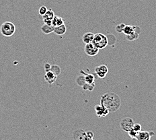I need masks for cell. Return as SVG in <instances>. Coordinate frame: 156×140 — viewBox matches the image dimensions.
I'll return each instance as SVG.
<instances>
[{
    "label": "cell",
    "instance_id": "cb8c5ba5",
    "mask_svg": "<svg viewBox=\"0 0 156 140\" xmlns=\"http://www.w3.org/2000/svg\"><path fill=\"white\" fill-rule=\"evenodd\" d=\"M127 133H129V135L131 137V139H136V135H137L138 132H136V131H135V130H133V129H131Z\"/></svg>",
    "mask_w": 156,
    "mask_h": 140
},
{
    "label": "cell",
    "instance_id": "ba28073f",
    "mask_svg": "<svg viewBox=\"0 0 156 140\" xmlns=\"http://www.w3.org/2000/svg\"><path fill=\"white\" fill-rule=\"evenodd\" d=\"M155 133L154 132H149L147 131H140L138 132L137 135L136 137V139L137 140H149Z\"/></svg>",
    "mask_w": 156,
    "mask_h": 140
},
{
    "label": "cell",
    "instance_id": "7a4b0ae2",
    "mask_svg": "<svg viewBox=\"0 0 156 140\" xmlns=\"http://www.w3.org/2000/svg\"><path fill=\"white\" fill-rule=\"evenodd\" d=\"M16 31L15 24L11 22H4L0 27V32L5 37H11L14 34Z\"/></svg>",
    "mask_w": 156,
    "mask_h": 140
},
{
    "label": "cell",
    "instance_id": "9c48e42d",
    "mask_svg": "<svg viewBox=\"0 0 156 140\" xmlns=\"http://www.w3.org/2000/svg\"><path fill=\"white\" fill-rule=\"evenodd\" d=\"M55 14L52 9H47V12L43 16V20L44 24H52V20L54 18Z\"/></svg>",
    "mask_w": 156,
    "mask_h": 140
},
{
    "label": "cell",
    "instance_id": "30bf717a",
    "mask_svg": "<svg viewBox=\"0 0 156 140\" xmlns=\"http://www.w3.org/2000/svg\"><path fill=\"white\" fill-rule=\"evenodd\" d=\"M140 32H141L140 27L135 26V31H133L131 34L125 35L126 38L129 41H133L135 40H136V39H138L139 38V36H140Z\"/></svg>",
    "mask_w": 156,
    "mask_h": 140
},
{
    "label": "cell",
    "instance_id": "4316f807",
    "mask_svg": "<svg viewBox=\"0 0 156 140\" xmlns=\"http://www.w3.org/2000/svg\"><path fill=\"white\" fill-rule=\"evenodd\" d=\"M51 67V65L50 63H44V70L45 71V72H47V71H50Z\"/></svg>",
    "mask_w": 156,
    "mask_h": 140
},
{
    "label": "cell",
    "instance_id": "484cf974",
    "mask_svg": "<svg viewBox=\"0 0 156 140\" xmlns=\"http://www.w3.org/2000/svg\"><path fill=\"white\" fill-rule=\"evenodd\" d=\"M132 129L133 130H135V131L136 132H139L140 131H141L142 127H141V125L139 124V123H134Z\"/></svg>",
    "mask_w": 156,
    "mask_h": 140
},
{
    "label": "cell",
    "instance_id": "5bb4252c",
    "mask_svg": "<svg viewBox=\"0 0 156 140\" xmlns=\"http://www.w3.org/2000/svg\"><path fill=\"white\" fill-rule=\"evenodd\" d=\"M80 73L82 74H83V75H84V77H85L86 83L92 84V83L95 82L96 77H95V76H94V74L86 73L83 70H81Z\"/></svg>",
    "mask_w": 156,
    "mask_h": 140
},
{
    "label": "cell",
    "instance_id": "603a6c76",
    "mask_svg": "<svg viewBox=\"0 0 156 140\" xmlns=\"http://www.w3.org/2000/svg\"><path fill=\"white\" fill-rule=\"evenodd\" d=\"M94 133L92 131H87L86 132V136H85V139L84 140H92L94 139Z\"/></svg>",
    "mask_w": 156,
    "mask_h": 140
},
{
    "label": "cell",
    "instance_id": "d4e9b609",
    "mask_svg": "<svg viewBox=\"0 0 156 140\" xmlns=\"http://www.w3.org/2000/svg\"><path fill=\"white\" fill-rule=\"evenodd\" d=\"M47 8L46 7V6L45 5H43V6H41V7L39 8V9H38V14H40L41 16H43L45 13L47 12Z\"/></svg>",
    "mask_w": 156,
    "mask_h": 140
},
{
    "label": "cell",
    "instance_id": "8992f818",
    "mask_svg": "<svg viewBox=\"0 0 156 140\" xmlns=\"http://www.w3.org/2000/svg\"><path fill=\"white\" fill-rule=\"evenodd\" d=\"M95 73L98 77L105 78L108 73V68L106 65H100V66L96 67Z\"/></svg>",
    "mask_w": 156,
    "mask_h": 140
},
{
    "label": "cell",
    "instance_id": "5b68a950",
    "mask_svg": "<svg viewBox=\"0 0 156 140\" xmlns=\"http://www.w3.org/2000/svg\"><path fill=\"white\" fill-rule=\"evenodd\" d=\"M99 48H97L92 43L86 44L84 47V51L87 55L90 57L96 56L99 53Z\"/></svg>",
    "mask_w": 156,
    "mask_h": 140
},
{
    "label": "cell",
    "instance_id": "ffe728a7",
    "mask_svg": "<svg viewBox=\"0 0 156 140\" xmlns=\"http://www.w3.org/2000/svg\"><path fill=\"white\" fill-rule=\"evenodd\" d=\"M96 86V84L92 83V84H89V83H86L84 85L82 86V88L83 90L85 91H88V92H92L94 89L95 88Z\"/></svg>",
    "mask_w": 156,
    "mask_h": 140
},
{
    "label": "cell",
    "instance_id": "44dd1931",
    "mask_svg": "<svg viewBox=\"0 0 156 140\" xmlns=\"http://www.w3.org/2000/svg\"><path fill=\"white\" fill-rule=\"evenodd\" d=\"M134 31H135V26L125 25L122 33H124L125 35H128V34H131Z\"/></svg>",
    "mask_w": 156,
    "mask_h": 140
},
{
    "label": "cell",
    "instance_id": "7402d4cb",
    "mask_svg": "<svg viewBox=\"0 0 156 140\" xmlns=\"http://www.w3.org/2000/svg\"><path fill=\"white\" fill-rule=\"evenodd\" d=\"M125 25L126 24H123V23H121V24L117 25L115 27V31H116V32H118V33H122V32H123V30H124Z\"/></svg>",
    "mask_w": 156,
    "mask_h": 140
},
{
    "label": "cell",
    "instance_id": "8fae6325",
    "mask_svg": "<svg viewBox=\"0 0 156 140\" xmlns=\"http://www.w3.org/2000/svg\"><path fill=\"white\" fill-rule=\"evenodd\" d=\"M57 77H58L57 76H55L53 72H51V71H48L47 72L45 73L44 79L46 81V82L49 84V85H52V84L55 82V81L57 80Z\"/></svg>",
    "mask_w": 156,
    "mask_h": 140
},
{
    "label": "cell",
    "instance_id": "7c38bea8",
    "mask_svg": "<svg viewBox=\"0 0 156 140\" xmlns=\"http://www.w3.org/2000/svg\"><path fill=\"white\" fill-rule=\"evenodd\" d=\"M86 132L83 129H77L73 133V139L84 140L85 139Z\"/></svg>",
    "mask_w": 156,
    "mask_h": 140
},
{
    "label": "cell",
    "instance_id": "3957f363",
    "mask_svg": "<svg viewBox=\"0 0 156 140\" xmlns=\"http://www.w3.org/2000/svg\"><path fill=\"white\" fill-rule=\"evenodd\" d=\"M92 43L99 49H103L108 46V38L106 35L102 33L94 34Z\"/></svg>",
    "mask_w": 156,
    "mask_h": 140
},
{
    "label": "cell",
    "instance_id": "e0dca14e",
    "mask_svg": "<svg viewBox=\"0 0 156 140\" xmlns=\"http://www.w3.org/2000/svg\"><path fill=\"white\" fill-rule=\"evenodd\" d=\"M64 22L65 21L62 17H61V16H55L53 20H52V25L55 27H57V26L65 24Z\"/></svg>",
    "mask_w": 156,
    "mask_h": 140
},
{
    "label": "cell",
    "instance_id": "2e32d148",
    "mask_svg": "<svg viewBox=\"0 0 156 140\" xmlns=\"http://www.w3.org/2000/svg\"><path fill=\"white\" fill-rule=\"evenodd\" d=\"M55 27H53L52 24H44V25L42 26L41 27V31L43 32L44 34H51L54 31Z\"/></svg>",
    "mask_w": 156,
    "mask_h": 140
},
{
    "label": "cell",
    "instance_id": "4fadbf2b",
    "mask_svg": "<svg viewBox=\"0 0 156 140\" xmlns=\"http://www.w3.org/2000/svg\"><path fill=\"white\" fill-rule=\"evenodd\" d=\"M67 31V27L65 24H61L59 26H57V27H55L54 28V32L58 36H62L66 33Z\"/></svg>",
    "mask_w": 156,
    "mask_h": 140
},
{
    "label": "cell",
    "instance_id": "d6986e66",
    "mask_svg": "<svg viewBox=\"0 0 156 140\" xmlns=\"http://www.w3.org/2000/svg\"><path fill=\"white\" fill-rule=\"evenodd\" d=\"M76 82L78 86L80 87H82L84 84H86V80H85V77H84V75L82 74L80 76H77L76 79Z\"/></svg>",
    "mask_w": 156,
    "mask_h": 140
},
{
    "label": "cell",
    "instance_id": "6da1fadb",
    "mask_svg": "<svg viewBox=\"0 0 156 140\" xmlns=\"http://www.w3.org/2000/svg\"><path fill=\"white\" fill-rule=\"evenodd\" d=\"M100 105L105 106L109 113H115L121 108V99L115 92H106L101 96Z\"/></svg>",
    "mask_w": 156,
    "mask_h": 140
},
{
    "label": "cell",
    "instance_id": "52a82bcc",
    "mask_svg": "<svg viewBox=\"0 0 156 140\" xmlns=\"http://www.w3.org/2000/svg\"><path fill=\"white\" fill-rule=\"evenodd\" d=\"M94 109L96 111V115L100 118H103L105 117L110 113L105 106L102 105H97L94 106Z\"/></svg>",
    "mask_w": 156,
    "mask_h": 140
},
{
    "label": "cell",
    "instance_id": "ac0fdd59",
    "mask_svg": "<svg viewBox=\"0 0 156 140\" xmlns=\"http://www.w3.org/2000/svg\"><path fill=\"white\" fill-rule=\"evenodd\" d=\"M50 71L51 72H53L55 76H57V77L59 76L61 73V67L58 66H57V65H53V66H51Z\"/></svg>",
    "mask_w": 156,
    "mask_h": 140
},
{
    "label": "cell",
    "instance_id": "9a60e30c",
    "mask_svg": "<svg viewBox=\"0 0 156 140\" xmlns=\"http://www.w3.org/2000/svg\"><path fill=\"white\" fill-rule=\"evenodd\" d=\"M94 37V34L92 32H86V33L84 34L82 37V41L84 43L88 44V43H92L93 41V39Z\"/></svg>",
    "mask_w": 156,
    "mask_h": 140
},
{
    "label": "cell",
    "instance_id": "277c9868",
    "mask_svg": "<svg viewBox=\"0 0 156 140\" xmlns=\"http://www.w3.org/2000/svg\"><path fill=\"white\" fill-rule=\"evenodd\" d=\"M134 123L135 122L133 119L130 118V117H125V118L122 119L120 126H121V128L122 131L128 132L133 128Z\"/></svg>",
    "mask_w": 156,
    "mask_h": 140
}]
</instances>
